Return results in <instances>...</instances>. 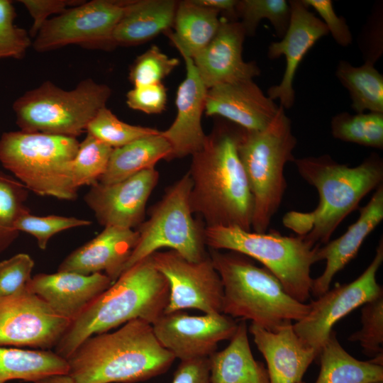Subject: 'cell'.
<instances>
[{
	"label": "cell",
	"mask_w": 383,
	"mask_h": 383,
	"mask_svg": "<svg viewBox=\"0 0 383 383\" xmlns=\"http://www.w3.org/2000/svg\"><path fill=\"white\" fill-rule=\"evenodd\" d=\"M240 127L223 124L207 135L192 155L189 204L206 226H236L252 231L253 199L238 152Z\"/></svg>",
	"instance_id": "1"
},
{
	"label": "cell",
	"mask_w": 383,
	"mask_h": 383,
	"mask_svg": "<svg viewBox=\"0 0 383 383\" xmlns=\"http://www.w3.org/2000/svg\"><path fill=\"white\" fill-rule=\"evenodd\" d=\"M294 162L300 176L317 190L319 202L311 212L287 213L283 223L314 246L328 243L344 218L383 181V160L377 153L355 167L338 163L328 155Z\"/></svg>",
	"instance_id": "2"
},
{
	"label": "cell",
	"mask_w": 383,
	"mask_h": 383,
	"mask_svg": "<svg viewBox=\"0 0 383 383\" xmlns=\"http://www.w3.org/2000/svg\"><path fill=\"white\" fill-rule=\"evenodd\" d=\"M175 359L150 323L134 319L114 332L89 337L67 361L75 383H136L165 373Z\"/></svg>",
	"instance_id": "3"
},
{
	"label": "cell",
	"mask_w": 383,
	"mask_h": 383,
	"mask_svg": "<svg viewBox=\"0 0 383 383\" xmlns=\"http://www.w3.org/2000/svg\"><path fill=\"white\" fill-rule=\"evenodd\" d=\"M169 284L151 256L123 272L72 322L55 346L67 359L89 337L106 333L134 319L151 325L165 312Z\"/></svg>",
	"instance_id": "4"
},
{
	"label": "cell",
	"mask_w": 383,
	"mask_h": 383,
	"mask_svg": "<svg viewBox=\"0 0 383 383\" xmlns=\"http://www.w3.org/2000/svg\"><path fill=\"white\" fill-rule=\"evenodd\" d=\"M209 256L223 284V313L274 331L301 320L310 311L309 304L290 296L272 273L251 258L213 249Z\"/></svg>",
	"instance_id": "5"
},
{
	"label": "cell",
	"mask_w": 383,
	"mask_h": 383,
	"mask_svg": "<svg viewBox=\"0 0 383 383\" xmlns=\"http://www.w3.org/2000/svg\"><path fill=\"white\" fill-rule=\"evenodd\" d=\"M296 143L291 120L281 106L265 128H240L237 148L252 196L254 232H267L280 206L287 186L284 167L295 160Z\"/></svg>",
	"instance_id": "6"
},
{
	"label": "cell",
	"mask_w": 383,
	"mask_h": 383,
	"mask_svg": "<svg viewBox=\"0 0 383 383\" xmlns=\"http://www.w3.org/2000/svg\"><path fill=\"white\" fill-rule=\"evenodd\" d=\"M76 138L23 131L0 138L1 165L28 189L40 196L74 200L72 162L79 148Z\"/></svg>",
	"instance_id": "7"
},
{
	"label": "cell",
	"mask_w": 383,
	"mask_h": 383,
	"mask_svg": "<svg viewBox=\"0 0 383 383\" xmlns=\"http://www.w3.org/2000/svg\"><path fill=\"white\" fill-rule=\"evenodd\" d=\"M203 233L210 249L229 250L257 260L293 298L302 303L310 298L311 267L317 262L319 245H313L302 235H282L275 231L257 233L236 226H206Z\"/></svg>",
	"instance_id": "8"
},
{
	"label": "cell",
	"mask_w": 383,
	"mask_h": 383,
	"mask_svg": "<svg viewBox=\"0 0 383 383\" xmlns=\"http://www.w3.org/2000/svg\"><path fill=\"white\" fill-rule=\"evenodd\" d=\"M111 94L110 87L92 79L69 91L47 81L18 98L13 110L21 131L77 138Z\"/></svg>",
	"instance_id": "9"
},
{
	"label": "cell",
	"mask_w": 383,
	"mask_h": 383,
	"mask_svg": "<svg viewBox=\"0 0 383 383\" xmlns=\"http://www.w3.org/2000/svg\"><path fill=\"white\" fill-rule=\"evenodd\" d=\"M192 186L187 172L152 206L149 218L139 226L138 242L123 272L163 248L192 262L201 261L208 256L204 228L193 218L189 204Z\"/></svg>",
	"instance_id": "10"
},
{
	"label": "cell",
	"mask_w": 383,
	"mask_h": 383,
	"mask_svg": "<svg viewBox=\"0 0 383 383\" xmlns=\"http://www.w3.org/2000/svg\"><path fill=\"white\" fill-rule=\"evenodd\" d=\"M128 1L93 0L67 9L48 19L34 38L38 52H47L68 45L108 48Z\"/></svg>",
	"instance_id": "11"
},
{
	"label": "cell",
	"mask_w": 383,
	"mask_h": 383,
	"mask_svg": "<svg viewBox=\"0 0 383 383\" xmlns=\"http://www.w3.org/2000/svg\"><path fill=\"white\" fill-rule=\"evenodd\" d=\"M383 262V241L381 238L374 257L366 270L355 280L329 289L315 301L310 311L293 328L301 340L318 354L326 342L333 326L356 308L383 295L377 282V273Z\"/></svg>",
	"instance_id": "12"
},
{
	"label": "cell",
	"mask_w": 383,
	"mask_h": 383,
	"mask_svg": "<svg viewBox=\"0 0 383 383\" xmlns=\"http://www.w3.org/2000/svg\"><path fill=\"white\" fill-rule=\"evenodd\" d=\"M150 256L169 284L164 313L195 309L207 314L223 313V284L209 255L199 262L189 261L172 250Z\"/></svg>",
	"instance_id": "13"
},
{
	"label": "cell",
	"mask_w": 383,
	"mask_h": 383,
	"mask_svg": "<svg viewBox=\"0 0 383 383\" xmlns=\"http://www.w3.org/2000/svg\"><path fill=\"white\" fill-rule=\"evenodd\" d=\"M70 324L28 287L0 296V346L48 350L56 346Z\"/></svg>",
	"instance_id": "14"
},
{
	"label": "cell",
	"mask_w": 383,
	"mask_h": 383,
	"mask_svg": "<svg viewBox=\"0 0 383 383\" xmlns=\"http://www.w3.org/2000/svg\"><path fill=\"white\" fill-rule=\"evenodd\" d=\"M152 326L162 346L185 361L209 357L219 342L231 338L238 323L224 313L190 316L178 311L164 313Z\"/></svg>",
	"instance_id": "15"
},
{
	"label": "cell",
	"mask_w": 383,
	"mask_h": 383,
	"mask_svg": "<svg viewBox=\"0 0 383 383\" xmlns=\"http://www.w3.org/2000/svg\"><path fill=\"white\" fill-rule=\"evenodd\" d=\"M158 180L159 172L152 168L113 184L97 182L84 201L101 226L133 229L143 222L147 201Z\"/></svg>",
	"instance_id": "16"
},
{
	"label": "cell",
	"mask_w": 383,
	"mask_h": 383,
	"mask_svg": "<svg viewBox=\"0 0 383 383\" xmlns=\"http://www.w3.org/2000/svg\"><path fill=\"white\" fill-rule=\"evenodd\" d=\"M289 4L291 17L287 30L279 41L272 42L267 50L270 60L282 55L286 60L280 83L267 90V96L273 101L278 99L284 109L292 108L294 104L293 82L301 62L314 44L328 33L324 23L309 10L302 0H291Z\"/></svg>",
	"instance_id": "17"
},
{
	"label": "cell",
	"mask_w": 383,
	"mask_h": 383,
	"mask_svg": "<svg viewBox=\"0 0 383 383\" xmlns=\"http://www.w3.org/2000/svg\"><path fill=\"white\" fill-rule=\"evenodd\" d=\"M245 30L238 21L221 20L211 42L192 59L207 89L213 87L250 80L260 70L254 61L243 58Z\"/></svg>",
	"instance_id": "18"
},
{
	"label": "cell",
	"mask_w": 383,
	"mask_h": 383,
	"mask_svg": "<svg viewBox=\"0 0 383 383\" xmlns=\"http://www.w3.org/2000/svg\"><path fill=\"white\" fill-rule=\"evenodd\" d=\"M185 62L186 77L177 91V116L172 124L160 131L172 148L171 159L192 155L204 145L207 135L201 126L207 89L202 82L193 59L181 54Z\"/></svg>",
	"instance_id": "19"
},
{
	"label": "cell",
	"mask_w": 383,
	"mask_h": 383,
	"mask_svg": "<svg viewBox=\"0 0 383 383\" xmlns=\"http://www.w3.org/2000/svg\"><path fill=\"white\" fill-rule=\"evenodd\" d=\"M279 107L250 79L208 89L204 111L246 131H260L270 124Z\"/></svg>",
	"instance_id": "20"
},
{
	"label": "cell",
	"mask_w": 383,
	"mask_h": 383,
	"mask_svg": "<svg viewBox=\"0 0 383 383\" xmlns=\"http://www.w3.org/2000/svg\"><path fill=\"white\" fill-rule=\"evenodd\" d=\"M138 240V231L104 227L94 238L68 255L57 271L84 275L104 272L113 283L123 273Z\"/></svg>",
	"instance_id": "21"
},
{
	"label": "cell",
	"mask_w": 383,
	"mask_h": 383,
	"mask_svg": "<svg viewBox=\"0 0 383 383\" xmlns=\"http://www.w3.org/2000/svg\"><path fill=\"white\" fill-rule=\"evenodd\" d=\"M111 284L110 278L104 273L84 275L57 271L35 275L28 289L57 314L72 322Z\"/></svg>",
	"instance_id": "22"
},
{
	"label": "cell",
	"mask_w": 383,
	"mask_h": 383,
	"mask_svg": "<svg viewBox=\"0 0 383 383\" xmlns=\"http://www.w3.org/2000/svg\"><path fill=\"white\" fill-rule=\"evenodd\" d=\"M248 331L266 361L270 383H299L318 358L316 350L301 340L293 323L274 331L251 323Z\"/></svg>",
	"instance_id": "23"
},
{
	"label": "cell",
	"mask_w": 383,
	"mask_h": 383,
	"mask_svg": "<svg viewBox=\"0 0 383 383\" xmlns=\"http://www.w3.org/2000/svg\"><path fill=\"white\" fill-rule=\"evenodd\" d=\"M383 219V184L360 210L357 220L340 237L317 248L316 262L326 260L323 273L313 279L311 293L318 297L329 289L335 275L357 255L362 244Z\"/></svg>",
	"instance_id": "24"
},
{
	"label": "cell",
	"mask_w": 383,
	"mask_h": 383,
	"mask_svg": "<svg viewBox=\"0 0 383 383\" xmlns=\"http://www.w3.org/2000/svg\"><path fill=\"white\" fill-rule=\"evenodd\" d=\"M177 4L173 0L128 1L113 32V45L140 44L169 31Z\"/></svg>",
	"instance_id": "25"
},
{
	"label": "cell",
	"mask_w": 383,
	"mask_h": 383,
	"mask_svg": "<svg viewBox=\"0 0 383 383\" xmlns=\"http://www.w3.org/2000/svg\"><path fill=\"white\" fill-rule=\"evenodd\" d=\"M245 320L238 323L228 345L209 357L211 383H270L265 365L252 353Z\"/></svg>",
	"instance_id": "26"
},
{
	"label": "cell",
	"mask_w": 383,
	"mask_h": 383,
	"mask_svg": "<svg viewBox=\"0 0 383 383\" xmlns=\"http://www.w3.org/2000/svg\"><path fill=\"white\" fill-rule=\"evenodd\" d=\"M171 154V145L160 131L140 138L113 148L106 170L99 182L113 184L145 170L155 168L160 160H170Z\"/></svg>",
	"instance_id": "27"
},
{
	"label": "cell",
	"mask_w": 383,
	"mask_h": 383,
	"mask_svg": "<svg viewBox=\"0 0 383 383\" xmlns=\"http://www.w3.org/2000/svg\"><path fill=\"white\" fill-rule=\"evenodd\" d=\"M219 13L194 0L179 1L173 23L174 32L169 30L167 35L180 54L193 58L215 36L221 23Z\"/></svg>",
	"instance_id": "28"
},
{
	"label": "cell",
	"mask_w": 383,
	"mask_h": 383,
	"mask_svg": "<svg viewBox=\"0 0 383 383\" xmlns=\"http://www.w3.org/2000/svg\"><path fill=\"white\" fill-rule=\"evenodd\" d=\"M321 369L315 383H372L383 382L382 365L361 361L350 355L332 331L318 357Z\"/></svg>",
	"instance_id": "29"
},
{
	"label": "cell",
	"mask_w": 383,
	"mask_h": 383,
	"mask_svg": "<svg viewBox=\"0 0 383 383\" xmlns=\"http://www.w3.org/2000/svg\"><path fill=\"white\" fill-rule=\"evenodd\" d=\"M68 370L67 360L55 352L0 346V383H34L48 376L68 374Z\"/></svg>",
	"instance_id": "30"
},
{
	"label": "cell",
	"mask_w": 383,
	"mask_h": 383,
	"mask_svg": "<svg viewBox=\"0 0 383 383\" xmlns=\"http://www.w3.org/2000/svg\"><path fill=\"white\" fill-rule=\"evenodd\" d=\"M340 83L348 89L351 108L357 113H383V75L371 62L355 67L340 60L335 70Z\"/></svg>",
	"instance_id": "31"
},
{
	"label": "cell",
	"mask_w": 383,
	"mask_h": 383,
	"mask_svg": "<svg viewBox=\"0 0 383 383\" xmlns=\"http://www.w3.org/2000/svg\"><path fill=\"white\" fill-rule=\"evenodd\" d=\"M331 128L335 139L383 149V113L350 114L341 112L332 118Z\"/></svg>",
	"instance_id": "32"
},
{
	"label": "cell",
	"mask_w": 383,
	"mask_h": 383,
	"mask_svg": "<svg viewBox=\"0 0 383 383\" xmlns=\"http://www.w3.org/2000/svg\"><path fill=\"white\" fill-rule=\"evenodd\" d=\"M236 16L241 18L245 35H255L260 21L266 18L282 38L289 25L291 9L285 0H242L238 1Z\"/></svg>",
	"instance_id": "33"
},
{
	"label": "cell",
	"mask_w": 383,
	"mask_h": 383,
	"mask_svg": "<svg viewBox=\"0 0 383 383\" xmlns=\"http://www.w3.org/2000/svg\"><path fill=\"white\" fill-rule=\"evenodd\" d=\"M28 189L18 180L0 172V253L18 237L16 223L28 210Z\"/></svg>",
	"instance_id": "34"
},
{
	"label": "cell",
	"mask_w": 383,
	"mask_h": 383,
	"mask_svg": "<svg viewBox=\"0 0 383 383\" xmlns=\"http://www.w3.org/2000/svg\"><path fill=\"white\" fill-rule=\"evenodd\" d=\"M113 148L87 133L74 157L71 173L75 187L92 186L106 170Z\"/></svg>",
	"instance_id": "35"
},
{
	"label": "cell",
	"mask_w": 383,
	"mask_h": 383,
	"mask_svg": "<svg viewBox=\"0 0 383 383\" xmlns=\"http://www.w3.org/2000/svg\"><path fill=\"white\" fill-rule=\"evenodd\" d=\"M88 134L112 148L122 147L140 138L156 134L157 129L125 123L107 109H101L89 123Z\"/></svg>",
	"instance_id": "36"
},
{
	"label": "cell",
	"mask_w": 383,
	"mask_h": 383,
	"mask_svg": "<svg viewBox=\"0 0 383 383\" xmlns=\"http://www.w3.org/2000/svg\"><path fill=\"white\" fill-rule=\"evenodd\" d=\"M360 330L348 340L358 342L362 353L372 359L383 360V295L362 305Z\"/></svg>",
	"instance_id": "37"
},
{
	"label": "cell",
	"mask_w": 383,
	"mask_h": 383,
	"mask_svg": "<svg viewBox=\"0 0 383 383\" xmlns=\"http://www.w3.org/2000/svg\"><path fill=\"white\" fill-rule=\"evenodd\" d=\"M90 221L56 215L38 216L30 213L29 209L21 214L16 223L18 232H25L33 235L38 247L45 250L49 240L56 233L69 228L87 226Z\"/></svg>",
	"instance_id": "38"
},
{
	"label": "cell",
	"mask_w": 383,
	"mask_h": 383,
	"mask_svg": "<svg viewBox=\"0 0 383 383\" xmlns=\"http://www.w3.org/2000/svg\"><path fill=\"white\" fill-rule=\"evenodd\" d=\"M178 65L177 58L168 57L152 45L135 59L130 69L129 79L134 87L161 83Z\"/></svg>",
	"instance_id": "39"
},
{
	"label": "cell",
	"mask_w": 383,
	"mask_h": 383,
	"mask_svg": "<svg viewBox=\"0 0 383 383\" xmlns=\"http://www.w3.org/2000/svg\"><path fill=\"white\" fill-rule=\"evenodd\" d=\"M16 17L12 1L0 0V59H21L32 45L27 31L14 24Z\"/></svg>",
	"instance_id": "40"
},
{
	"label": "cell",
	"mask_w": 383,
	"mask_h": 383,
	"mask_svg": "<svg viewBox=\"0 0 383 383\" xmlns=\"http://www.w3.org/2000/svg\"><path fill=\"white\" fill-rule=\"evenodd\" d=\"M34 261L26 253H18L0 262V296L17 293L28 287Z\"/></svg>",
	"instance_id": "41"
},
{
	"label": "cell",
	"mask_w": 383,
	"mask_h": 383,
	"mask_svg": "<svg viewBox=\"0 0 383 383\" xmlns=\"http://www.w3.org/2000/svg\"><path fill=\"white\" fill-rule=\"evenodd\" d=\"M167 93L162 83L134 87L126 94L127 105L145 113H159L165 107Z\"/></svg>",
	"instance_id": "42"
},
{
	"label": "cell",
	"mask_w": 383,
	"mask_h": 383,
	"mask_svg": "<svg viewBox=\"0 0 383 383\" xmlns=\"http://www.w3.org/2000/svg\"><path fill=\"white\" fill-rule=\"evenodd\" d=\"M306 7L313 8L321 16L335 41L343 47L353 42L351 31L343 16H338L331 0H302Z\"/></svg>",
	"instance_id": "43"
},
{
	"label": "cell",
	"mask_w": 383,
	"mask_h": 383,
	"mask_svg": "<svg viewBox=\"0 0 383 383\" xmlns=\"http://www.w3.org/2000/svg\"><path fill=\"white\" fill-rule=\"evenodd\" d=\"M33 20L30 35L33 38L43 25L53 14H60L67 9L77 6L84 1L78 0H21Z\"/></svg>",
	"instance_id": "44"
},
{
	"label": "cell",
	"mask_w": 383,
	"mask_h": 383,
	"mask_svg": "<svg viewBox=\"0 0 383 383\" xmlns=\"http://www.w3.org/2000/svg\"><path fill=\"white\" fill-rule=\"evenodd\" d=\"M382 11V7L374 10L360 37V48L365 62L374 65L383 52Z\"/></svg>",
	"instance_id": "45"
},
{
	"label": "cell",
	"mask_w": 383,
	"mask_h": 383,
	"mask_svg": "<svg viewBox=\"0 0 383 383\" xmlns=\"http://www.w3.org/2000/svg\"><path fill=\"white\" fill-rule=\"evenodd\" d=\"M172 383H211L209 357L180 361Z\"/></svg>",
	"instance_id": "46"
},
{
	"label": "cell",
	"mask_w": 383,
	"mask_h": 383,
	"mask_svg": "<svg viewBox=\"0 0 383 383\" xmlns=\"http://www.w3.org/2000/svg\"><path fill=\"white\" fill-rule=\"evenodd\" d=\"M199 5L214 9L228 16L231 21H237L236 0H194Z\"/></svg>",
	"instance_id": "47"
},
{
	"label": "cell",
	"mask_w": 383,
	"mask_h": 383,
	"mask_svg": "<svg viewBox=\"0 0 383 383\" xmlns=\"http://www.w3.org/2000/svg\"><path fill=\"white\" fill-rule=\"evenodd\" d=\"M34 383H75L68 374H54L42 378Z\"/></svg>",
	"instance_id": "48"
},
{
	"label": "cell",
	"mask_w": 383,
	"mask_h": 383,
	"mask_svg": "<svg viewBox=\"0 0 383 383\" xmlns=\"http://www.w3.org/2000/svg\"><path fill=\"white\" fill-rule=\"evenodd\" d=\"M372 383H383V382H372Z\"/></svg>",
	"instance_id": "49"
},
{
	"label": "cell",
	"mask_w": 383,
	"mask_h": 383,
	"mask_svg": "<svg viewBox=\"0 0 383 383\" xmlns=\"http://www.w3.org/2000/svg\"><path fill=\"white\" fill-rule=\"evenodd\" d=\"M299 383H305V382H304L301 381V382H300Z\"/></svg>",
	"instance_id": "50"
}]
</instances>
